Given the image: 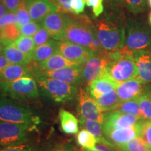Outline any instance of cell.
<instances>
[{"instance_id": "4dcf8cb0", "label": "cell", "mask_w": 151, "mask_h": 151, "mask_svg": "<svg viewBox=\"0 0 151 151\" xmlns=\"http://www.w3.org/2000/svg\"><path fill=\"white\" fill-rule=\"evenodd\" d=\"M139 107L143 120H151V94L144 92L138 98Z\"/></svg>"}, {"instance_id": "bcb514c9", "label": "cell", "mask_w": 151, "mask_h": 151, "mask_svg": "<svg viewBox=\"0 0 151 151\" xmlns=\"http://www.w3.org/2000/svg\"><path fill=\"white\" fill-rule=\"evenodd\" d=\"M7 12L6 9L5 8L4 6L3 5V4L1 3V1H0V20L2 18V17L4 16L6 13Z\"/></svg>"}, {"instance_id": "7c38bea8", "label": "cell", "mask_w": 151, "mask_h": 151, "mask_svg": "<svg viewBox=\"0 0 151 151\" xmlns=\"http://www.w3.org/2000/svg\"><path fill=\"white\" fill-rule=\"evenodd\" d=\"M28 65H9L0 73V81L11 82L23 77L37 78L40 76V70L35 62Z\"/></svg>"}, {"instance_id": "1f68e13d", "label": "cell", "mask_w": 151, "mask_h": 151, "mask_svg": "<svg viewBox=\"0 0 151 151\" xmlns=\"http://www.w3.org/2000/svg\"><path fill=\"white\" fill-rule=\"evenodd\" d=\"M117 148L121 151H147L149 149L140 137L135 138Z\"/></svg>"}, {"instance_id": "f5cc1de1", "label": "cell", "mask_w": 151, "mask_h": 151, "mask_svg": "<svg viewBox=\"0 0 151 151\" xmlns=\"http://www.w3.org/2000/svg\"><path fill=\"white\" fill-rule=\"evenodd\" d=\"M1 28H0V40H1Z\"/></svg>"}, {"instance_id": "f546056e", "label": "cell", "mask_w": 151, "mask_h": 151, "mask_svg": "<svg viewBox=\"0 0 151 151\" xmlns=\"http://www.w3.org/2000/svg\"><path fill=\"white\" fill-rule=\"evenodd\" d=\"M14 44L22 53L32 58L36 48L32 37L21 35L14 41Z\"/></svg>"}, {"instance_id": "4fadbf2b", "label": "cell", "mask_w": 151, "mask_h": 151, "mask_svg": "<svg viewBox=\"0 0 151 151\" xmlns=\"http://www.w3.org/2000/svg\"><path fill=\"white\" fill-rule=\"evenodd\" d=\"M69 16L60 11H52L41 21V25L46 29L52 39L60 41L69 22Z\"/></svg>"}, {"instance_id": "d590c367", "label": "cell", "mask_w": 151, "mask_h": 151, "mask_svg": "<svg viewBox=\"0 0 151 151\" xmlns=\"http://www.w3.org/2000/svg\"><path fill=\"white\" fill-rule=\"evenodd\" d=\"M0 151H39L35 145L25 143L11 146H0Z\"/></svg>"}, {"instance_id": "9a60e30c", "label": "cell", "mask_w": 151, "mask_h": 151, "mask_svg": "<svg viewBox=\"0 0 151 151\" xmlns=\"http://www.w3.org/2000/svg\"><path fill=\"white\" fill-rule=\"evenodd\" d=\"M40 76L57 79L75 86L82 83V65L76 64L58 70L40 71Z\"/></svg>"}, {"instance_id": "5b68a950", "label": "cell", "mask_w": 151, "mask_h": 151, "mask_svg": "<svg viewBox=\"0 0 151 151\" xmlns=\"http://www.w3.org/2000/svg\"><path fill=\"white\" fill-rule=\"evenodd\" d=\"M0 94L18 101L36 99L39 95L37 83L32 77H23L11 82L0 81Z\"/></svg>"}, {"instance_id": "83f0119b", "label": "cell", "mask_w": 151, "mask_h": 151, "mask_svg": "<svg viewBox=\"0 0 151 151\" xmlns=\"http://www.w3.org/2000/svg\"><path fill=\"white\" fill-rule=\"evenodd\" d=\"M79 124L85 129L88 130L97 138V141L105 138L104 136L102 124L100 122L95 121V120H89V119L80 118H79Z\"/></svg>"}, {"instance_id": "f1b7e54d", "label": "cell", "mask_w": 151, "mask_h": 151, "mask_svg": "<svg viewBox=\"0 0 151 151\" xmlns=\"http://www.w3.org/2000/svg\"><path fill=\"white\" fill-rule=\"evenodd\" d=\"M115 111L125 113V114L133 115V116L137 117L138 118L141 119V120H143L138 99L122 101Z\"/></svg>"}, {"instance_id": "52a82bcc", "label": "cell", "mask_w": 151, "mask_h": 151, "mask_svg": "<svg viewBox=\"0 0 151 151\" xmlns=\"http://www.w3.org/2000/svg\"><path fill=\"white\" fill-rule=\"evenodd\" d=\"M151 31L142 24L132 22L125 32V41L120 51L124 54L133 55L135 52L150 49Z\"/></svg>"}, {"instance_id": "f35d334b", "label": "cell", "mask_w": 151, "mask_h": 151, "mask_svg": "<svg viewBox=\"0 0 151 151\" xmlns=\"http://www.w3.org/2000/svg\"><path fill=\"white\" fill-rule=\"evenodd\" d=\"M118 149L116 146L109 142L104 138V139L97 141L95 150H88L81 148L80 151H118Z\"/></svg>"}, {"instance_id": "8d00e7d4", "label": "cell", "mask_w": 151, "mask_h": 151, "mask_svg": "<svg viewBox=\"0 0 151 151\" xmlns=\"http://www.w3.org/2000/svg\"><path fill=\"white\" fill-rule=\"evenodd\" d=\"M41 23L35 22H31L30 23L19 27L20 35L22 36H27V37H32L34 36L36 33L41 28Z\"/></svg>"}, {"instance_id": "b9f144b4", "label": "cell", "mask_w": 151, "mask_h": 151, "mask_svg": "<svg viewBox=\"0 0 151 151\" xmlns=\"http://www.w3.org/2000/svg\"><path fill=\"white\" fill-rule=\"evenodd\" d=\"M86 0H72L71 2V12L78 15L84 11Z\"/></svg>"}, {"instance_id": "ba28073f", "label": "cell", "mask_w": 151, "mask_h": 151, "mask_svg": "<svg viewBox=\"0 0 151 151\" xmlns=\"http://www.w3.org/2000/svg\"><path fill=\"white\" fill-rule=\"evenodd\" d=\"M36 125L17 124L0 120V146H11L29 142Z\"/></svg>"}, {"instance_id": "3957f363", "label": "cell", "mask_w": 151, "mask_h": 151, "mask_svg": "<svg viewBox=\"0 0 151 151\" xmlns=\"http://www.w3.org/2000/svg\"><path fill=\"white\" fill-rule=\"evenodd\" d=\"M96 35L106 52L120 51L125 41V30L110 20H97L94 24Z\"/></svg>"}, {"instance_id": "44dd1931", "label": "cell", "mask_w": 151, "mask_h": 151, "mask_svg": "<svg viewBox=\"0 0 151 151\" xmlns=\"http://www.w3.org/2000/svg\"><path fill=\"white\" fill-rule=\"evenodd\" d=\"M35 63L40 71H55L68 67V66L76 65V64H74L73 62L66 59L65 57L62 55L60 52H57L54 55L50 57V58L45 61L35 62Z\"/></svg>"}, {"instance_id": "681fc988", "label": "cell", "mask_w": 151, "mask_h": 151, "mask_svg": "<svg viewBox=\"0 0 151 151\" xmlns=\"http://www.w3.org/2000/svg\"><path fill=\"white\" fill-rule=\"evenodd\" d=\"M109 1H111V2L113 3H115V4H118V3H120V2H122L123 0H109Z\"/></svg>"}, {"instance_id": "11a10c76", "label": "cell", "mask_w": 151, "mask_h": 151, "mask_svg": "<svg viewBox=\"0 0 151 151\" xmlns=\"http://www.w3.org/2000/svg\"><path fill=\"white\" fill-rule=\"evenodd\" d=\"M118 151H121V150H119V149H118Z\"/></svg>"}, {"instance_id": "e0dca14e", "label": "cell", "mask_w": 151, "mask_h": 151, "mask_svg": "<svg viewBox=\"0 0 151 151\" xmlns=\"http://www.w3.org/2000/svg\"><path fill=\"white\" fill-rule=\"evenodd\" d=\"M140 120L139 123L134 127L125 129H115L108 132L104 134V137L109 142L112 144L118 147L128 141L132 140L138 137H140L141 134V121Z\"/></svg>"}, {"instance_id": "74e56055", "label": "cell", "mask_w": 151, "mask_h": 151, "mask_svg": "<svg viewBox=\"0 0 151 151\" xmlns=\"http://www.w3.org/2000/svg\"><path fill=\"white\" fill-rule=\"evenodd\" d=\"M50 36L48 31L42 27L33 36L32 38L35 46L37 47L48 42L50 40Z\"/></svg>"}, {"instance_id": "d6a6232c", "label": "cell", "mask_w": 151, "mask_h": 151, "mask_svg": "<svg viewBox=\"0 0 151 151\" xmlns=\"http://www.w3.org/2000/svg\"><path fill=\"white\" fill-rule=\"evenodd\" d=\"M16 14L17 18L16 24L18 25V28L31 22L32 19L29 14V11L26 7L25 1L22 3L21 5L19 6L18 10L16 11Z\"/></svg>"}, {"instance_id": "7402d4cb", "label": "cell", "mask_w": 151, "mask_h": 151, "mask_svg": "<svg viewBox=\"0 0 151 151\" xmlns=\"http://www.w3.org/2000/svg\"><path fill=\"white\" fill-rule=\"evenodd\" d=\"M2 55L12 65H28L32 62V58L22 53L14 43L4 46Z\"/></svg>"}, {"instance_id": "7bdbcfd3", "label": "cell", "mask_w": 151, "mask_h": 151, "mask_svg": "<svg viewBox=\"0 0 151 151\" xmlns=\"http://www.w3.org/2000/svg\"><path fill=\"white\" fill-rule=\"evenodd\" d=\"M16 22L17 18L16 13L7 11L0 20V28H2L8 24L16 23Z\"/></svg>"}, {"instance_id": "ffe728a7", "label": "cell", "mask_w": 151, "mask_h": 151, "mask_svg": "<svg viewBox=\"0 0 151 151\" xmlns=\"http://www.w3.org/2000/svg\"><path fill=\"white\" fill-rule=\"evenodd\" d=\"M119 83L108 76L100 77L92 81L87 89L90 95L97 99L101 96L116 90Z\"/></svg>"}, {"instance_id": "db71d44e", "label": "cell", "mask_w": 151, "mask_h": 151, "mask_svg": "<svg viewBox=\"0 0 151 151\" xmlns=\"http://www.w3.org/2000/svg\"><path fill=\"white\" fill-rule=\"evenodd\" d=\"M147 151H151V149H150V148H149V149H148V150H147Z\"/></svg>"}, {"instance_id": "8992f818", "label": "cell", "mask_w": 151, "mask_h": 151, "mask_svg": "<svg viewBox=\"0 0 151 151\" xmlns=\"http://www.w3.org/2000/svg\"><path fill=\"white\" fill-rule=\"evenodd\" d=\"M35 80L43 93L57 103H63L72 100L78 92L75 86L57 79L39 76L35 78Z\"/></svg>"}, {"instance_id": "60d3db41", "label": "cell", "mask_w": 151, "mask_h": 151, "mask_svg": "<svg viewBox=\"0 0 151 151\" xmlns=\"http://www.w3.org/2000/svg\"><path fill=\"white\" fill-rule=\"evenodd\" d=\"M7 11L16 13L22 3L25 1V0H0Z\"/></svg>"}, {"instance_id": "cb8c5ba5", "label": "cell", "mask_w": 151, "mask_h": 151, "mask_svg": "<svg viewBox=\"0 0 151 151\" xmlns=\"http://www.w3.org/2000/svg\"><path fill=\"white\" fill-rule=\"evenodd\" d=\"M59 119L61 129L65 134H76L78 133L79 120L72 113L65 109H60L59 111Z\"/></svg>"}, {"instance_id": "f6af8a7d", "label": "cell", "mask_w": 151, "mask_h": 151, "mask_svg": "<svg viewBox=\"0 0 151 151\" xmlns=\"http://www.w3.org/2000/svg\"><path fill=\"white\" fill-rule=\"evenodd\" d=\"M9 65H11L10 62L6 59L5 57L3 55H0V73Z\"/></svg>"}, {"instance_id": "7a4b0ae2", "label": "cell", "mask_w": 151, "mask_h": 151, "mask_svg": "<svg viewBox=\"0 0 151 151\" xmlns=\"http://www.w3.org/2000/svg\"><path fill=\"white\" fill-rule=\"evenodd\" d=\"M106 54L110 60L106 76L118 83L137 78V66L133 55L124 54L121 51Z\"/></svg>"}, {"instance_id": "d6986e66", "label": "cell", "mask_w": 151, "mask_h": 151, "mask_svg": "<svg viewBox=\"0 0 151 151\" xmlns=\"http://www.w3.org/2000/svg\"><path fill=\"white\" fill-rule=\"evenodd\" d=\"M134 57L137 66V78L143 84L151 83V49L135 52Z\"/></svg>"}, {"instance_id": "ee69618b", "label": "cell", "mask_w": 151, "mask_h": 151, "mask_svg": "<svg viewBox=\"0 0 151 151\" xmlns=\"http://www.w3.org/2000/svg\"><path fill=\"white\" fill-rule=\"evenodd\" d=\"M72 0H52V2L58 6L60 11L62 12H71V2Z\"/></svg>"}, {"instance_id": "c3c4849f", "label": "cell", "mask_w": 151, "mask_h": 151, "mask_svg": "<svg viewBox=\"0 0 151 151\" xmlns=\"http://www.w3.org/2000/svg\"><path fill=\"white\" fill-rule=\"evenodd\" d=\"M4 45L0 42V55H2V52H3V50H4Z\"/></svg>"}, {"instance_id": "ac0fdd59", "label": "cell", "mask_w": 151, "mask_h": 151, "mask_svg": "<svg viewBox=\"0 0 151 151\" xmlns=\"http://www.w3.org/2000/svg\"><path fill=\"white\" fill-rule=\"evenodd\" d=\"M143 83L138 78L120 83L116 91L121 101L137 99L143 94Z\"/></svg>"}, {"instance_id": "5bb4252c", "label": "cell", "mask_w": 151, "mask_h": 151, "mask_svg": "<svg viewBox=\"0 0 151 151\" xmlns=\"http://www.w3.org/2000/svg\"><path fill=\"white\" fill-rule=\"evenodd\" d=\"M58 50L66 59L81 65H83L94 54L84 47L65 41H58Z\"/></svg>"}, {"instance_id": "ab89813d", "label": "cell", "mask_w": 151, "mask_h": 151, "mask_svg": "<svg viewBox=\"0 0 151 151\" xmlns=\"http://www.w3.org/2000/svg\"><path fill=\"white\" fill-rule=\"evenodd\" d=\"M104 0H86V5L92 9L94 16L95 18L99 16L104 11Z\"/></svg>"}, {"instance_id": "6da1fadb", "label": "cell", "mask_w": 151, "mask_h": 151, "mask_svg": "<svg viewBox=\"0 0 151 151\" xmlns=\"http://www.w3.org/2000/svg\"><path fill=\"white\" fill-rule=\"evenodd\" d=\"M60 41H65L84 47L94 53H105L96 35L95 28L90 19L80 16H69L66 30Z\"/></svg>"}, {"instance_id": "2e32d148", "label": "cell", "mask_w": 151, "mask_h": 151, "mask_svg": "<svg viewBox=\"0 0 151 151\" xmlns=\"http://www.w3.org/2000/svg\"><path fill=\"white\" fill-rule=\"evenodd\" d=\"M32 20L39 22L52 11H60L58 6L50 0H25Z\"/></svg>"}, {"instance_id": "d4e9b609", "label": "cell", "mask_w": 151, "mask_h": 151, "mask_svg": "<svg viewBox=\"0 0 151 151\" xmlns=\"http://www.w3.org/2000/svg\"><path fill=\"white\" fill-rule=\"evenodd\" d=\"M100 110L102 112H110L115 111L122 102L119 99L116 90L109 92L96 99Z\"/></svg>"}, {"instance_id": "7dc6e473", "label": "cell", "mask_w": 151, "mask_h": 151, "mask_svg": "<svg viewBox=\"0 0 151 151\" xmlns=\"http://www.w3.org/2000/svg\"><path fill=\"white\" fill-rule=\"evenodd\" d=\"M58 151H75V150L71 146H67L65 148H62Z\"/></svg>"}, {"instance_id": "9f6ffc18", "label": "cell", "mask_w": 151, "mask_h": 151, "mask_svg": "<svg viewBox=\"0 0 151 151\" xmlns=\"http://www.w3.org/2000/svg\"><path fill=\"white\" fill-rule=\"evenodd\" d=\"M150 94H151V91H150Z\"/></svg>"}, {"instance_id": "816d5d0a", "label": "cell", "mask_w": 151, "mask_h": 151, "mask_svg": "<svg viewBox=\"0 0 151 151\" xmlns=\"http://www.w3.org/2000/svg\"><path fill=\"white\" fill-rule=\"evenodd\" d=\"M148 3L149 6H150L151 8V0H148Z\"/></svg>"}, {"instance_id": "484cf974", "label": "cell", "mask_w": 151, "mask_h": 151, "mask_svg": "<svg viewBox=\"0 0 151 151\" xmlns=\"http://www.w3.org/2000/svg\"><path fill=\"white\" fill-rule=\"evenodd\" d=\"M76 141L81 148L88 150H94L96 148L97 139L88 130L83 129L77 133Z\"/></svg>"}, {"instance_id": "f907efd6", "label": "cell", "mask_w": 151, "mask_h": 151, "mask_svg": "<svg viewBox=\"0 0 151 151\" xmlns=\"http://www.w3.org/2000/svg\"><path fill=\"white\" fill-rule=\"evenodd\" d=\"M149 22H150L151 25V12L150 13V14H149Z\"/></svg>"}, {"instance_id": "9c48e42d", "label": "cell", "mask_w": 151, "mask_h": 151, "mask_svg": "<svg viewBox=\"0 0 151 151\" xmlns=\"http://www.w3.org/2000/svg\"><path fill=\"white\" fill-rule=\"evenodd\" d=\"M109 62L106 52L94 53L82 65V83L88 86L95 79L106 76Z\"/></svg>"}, {"instance_id": "603a6c76", "label": "cell", "mask_w": 151, "mask_h": 151, "mask_svg": "<svg viewBox=\"0 0 151 151\" xmlns=\"http://www.w3.org/2000/svg\"><path fill=\"white\" fill-rule=\"evenodd\" d=\"M58 41L55 39H50L44 44L36 47L32 57V62H41L45 61L58 52Z\"/></svg>"}, {"instance_id": "836d02e7", "label": "cell", "mask_w": 151, "mask_h": 151, "mask_svg": "<svg viewBox=\"0 0 151 151\" xmlns=\"http://www.w3.org/2000/svg\"><path fill=\"white\" fill-rule=\"evenodd\" d=\"M148 0H123L124 5L130 12L133 14H139L146 9Z\"/></svg>"}, {"instance_id": "8fae6325", "label": "cell", "mask_w": 151, "mask_h": 151, "mask_svg": "<svg viewBox=\"0 0 151 151\" xmlns=\"http://www.w3.org/2000/svg\"><path fill=\"white\" fill-rule=\"evenodd\" d=\"M78 111L80 118L95 120L102 124L104 113L100 110L95 99L90 95L87 88L80 90L78 96Z\"/></svg>"}, {"instance_id": "30bf717a", "label": "cell", "mask_w": 151, "mask_h": 151, "mask_svg": "<svg viewBox=\"0 0 151 151\" xmlns=\"http://www.w3.org/2000/svg\"><path fill=\"white\" fill-rule=\"evenodd\" d=\"M141 120L133 115L125 114L113 111L104 113L102 123L104 136L108 132L115 129H125L134 127Z\"/></svg>"}, {"instance_id": "4316f807", "label": "cell", "mask_w": 151, "mask_h": 151, "mask_svg": "<svg viewBox=\"0 0 151 151\" xmlns=\"http://www.w3.org/2000/svg\"><path fill=\"white\" fill-rule=\"evenodd\" d=\"M1 39L0 40V42L2 43L4 46L9 44V43H14V41L21 36L20 29L16 23L8 24V25L1 28Z\"/></svg>"}, {"instance_id": "277c9868", "label": "cell", "mask_w": 151, "mask_h": 151, "mask_svg": "<svg viewBox=\"0 0 151 151\" xmlns=\"http://www.w3.org/2000/svg\"><path fill=\"white\" fill-rule=\"evenodd\" d=\"M38 118L28 107L10 97H0V120L17 124L36 125Z\"/></svg>"}, {"instance_id": "e575fe53", "label": "cell", "mask_w": 151, "mask_h": 151, "mask_svg": "<svg viewBox=\"0 0 151 151\" xmlns=\"http://www.w3.org/2000/svg\"><path fill=\"white\" fill-rule=\"evenodd\" d=\"M140 137L148 148L151 149V120H143L141 121Z\"/></svg>"}]
</instances>
